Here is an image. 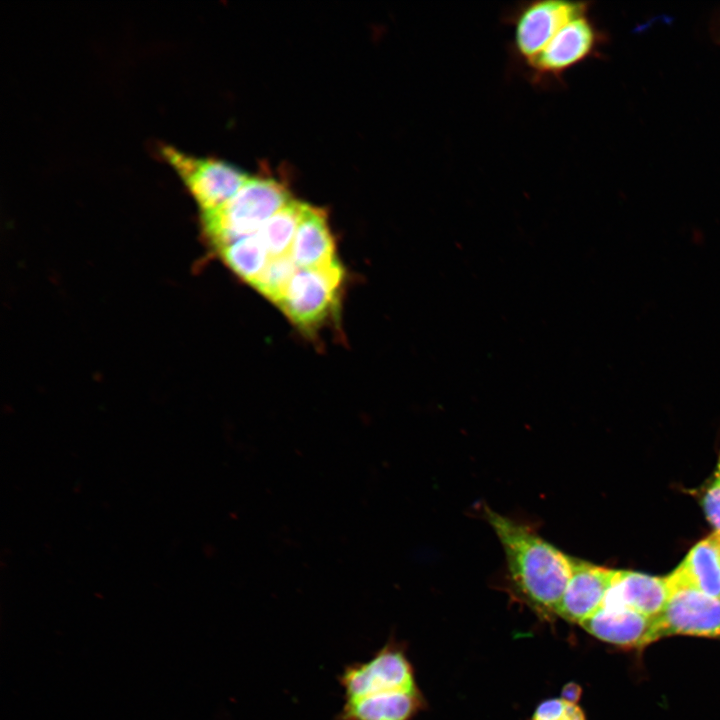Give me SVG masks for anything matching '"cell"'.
Segmentation results:
<instances>
[{"instance_id":"cell-1","label":"cell","mask_w":720,"mask_h":720,"mask_svg":"<svg viewBox=\"0 0 720 720\" xmlns=\"http://www.w3.org/2000/svg\"><path fill=\"white\" fill-rule=\"evenodd\" d=\"M506 557L514 586L534 607L556 613L571 576L572 557L528 527L485 509Z\"/></svg>"},{"instance_id":"cell-2","label":"cell","mask_w":720,"mask_h":720,"mask_svg":"<svg viewBox=\"0 0 720 720\" xmlns=\"http://www.w3.org/2000/svg\"><path fill=\"white\" fill-rule=\"evenodd\" d=\"M291 199L288 190L278 181L249 177L225 204L201 213L203 231L211 244L220 250L257 233Z\"/></svg>"},{"instance_id":"cell-3","label":"cell","mask_w":720,"mask_h":720,"mask_svg":"<svg viewBox=\"0 0 720 720\" xmlns=\"http://www.w3.org/2000/svg\"><path fill=\"white\" fill-rule=\"evenodd\" d=\"M343 280L344 270L338 260L298 269L277 305L298 328L311 331L335 310Z\"/></svg>"},{"instance_id":"cell-4","label":"cell","mask_w":720,"mask_h":720,"mask_svg":"<svg viewBox=\"0 0 720 720\" xmlns=\"http://www.w3.org/2000/svg\"><path fill=\"white\" fill-rule=\"evenodd\" d=\"M337 679L344 701L389 692L418 691L413 667L403 647L394 639L368 660L346 665Z\"/></svg>"},{"instance_id":"cell-5","label":"cell","mask_w":720,"mask_h":720,"mask_svg":"<svg viewBox=\"0 0 720 720\" xmlns=\"http://www.w3.org/2000/svg\"><path fill=\"white\" fill-rule=\"evenodd\" d=\"M587 11L586 2L539 0L519 3L506 16V23L512 28L513 57L524 66L565 24Z\"/></svg>"},{"instance_id":"cell-6","label":"cell","mask_w":720,"mask_h":720,"mask_svg":"<svg viewBox=\"0 0 720 720\" xmlns=\"http://www.w3.org/2000/svg\"><path fill=\"white\" fill-rule=\"evenodd\" d=\"M600 40L588 11L575 17L524 65L528 79L543 86L562 81L566 72L595 53Z\"/></svg>"},{"instance_id":"cell-7","label":"cell","mask_w":720,"mask_h":720,"mask_svg":"<svg viewBox=\"0 0 720 720\" xmlns=\"http://www.w3.org/2000/svg\"><path fill=\"white\" fill-rule=\"evenodd\" d=\"M162 153L192 194L201 213L225 204L249 178L242 170L220 160L198 158L172 147H164Z\"/></svg>"},{"instance_id":"cell-8","label":"cell","mask_w":720,"mask_h":720,"mask_svg":"<svg viewBox=\"0 0 720 720\" xmlns=\"http://www.w3.org/2000/svg\"><path fill=\"white\" fill-rule=\"evenodd\" d=\"M668 581L670 595L655 617V640L672 635L720 638V600L669 578Z\"/></svg>"},{"instance_id":"cell-9","label":"cell","mask_w":720,"mask_h":720,"mask_svg":"<svg viewBox=\"0 0 720 720\" xmlns=\"http://www.w3.org/2000/svg\"><path fill=\"white\" fill-rule=\"evenodd\" d=\"M616 570L572 557L571 576L556 613L581 624L602 608Z\"/></svg>"},{"instance_id":"cell-10","label":"cell","mask_w":720,"mask_h":720,"mask_svg":"<svg viewBox=\"0 0 720 720\" xmlns=\"http://www.w3.org/2000/svg\"><path fill=\"white\" fill-rule=\"evenodd\" d=\"M670 595L666 577L640 572L616 570L602 607L624 608L648 617H656L664 609Z\"/></svg>"},{"instance_id":"cell-11","label":"cell","mask_w":720,"mask_h":720,"mask_svg":"<svg viewBox=\"0 0 720 720\" xmlns=\"http://www.w3.org/2000/svg\"><path fill=\"white\" fill-rule=\"evenodd\" d=\"M605 642L624 647H644L655 640V617L624 609L602 607L580 624Z\"/></svg>"},{"instance_id":"cell-12","label":"cell","mask_w":720,"mask_h":720,"mask_svg":"<svg viewBox=\"0 0 720 720\" xmlns=\"http://www.w3.org/2000/svg\"><path fill=\"white\" fill-rule=\"evenodd\" d=\"M290 256L298 269L317 268L337 261L326 213L304 203Z\"/></svg>"},{"instance_id":"cell-13","label":"cell","mask_w":720,"mask_h":720,"mask_svg":"<svg viewBox=\"0 0 720 720\" xmlns=\"http://www.w3.org/2000/svg\"><path fill=\"white\" fill-rule=\"evenodd\" d=\"M668 578L720 600V532L696 543Z\"/></svg>"},{"instance_id":"cell-14","label":"cell","mask_w":720,"mask_h":720,"mask_svg":"<svg viewBox=\"0 0 720 720\" xmlns=\"http://www.w3.org/2000/svg\"><path fill=\"white\" fill-rule=\"evenodd\" d=\"M423 703L419 690L376 694L344 701L335 720H413Z\"/></svg>"},{"instance_id":"cell-15","label":"cell","mask_w":720,"mask_h":720,"mask_svg":"<svg viewBox=\"0 0 720 720\" xmlns=\"http://www.w3.org/2000/svg\"><path fill=\"white\" fill-rule=\"evenodd\" d=\"M218 251L224 263L251 285L262 274L271 258L257 233L240 238Z\"/></svg>"},{"instance_id":"cell-16","label":"cell","mask_w":720,"mask_h":720,"mask_svg":"<svg viewBox=\"0 0 720 720\" xmlns=\"http://www.w3.org/2000/svg\"><path fill=\"white\" fill-rule=\"evenodd\" d=\"M304 203L291 199L257 232L271 258L290 255Z\"/></svg>"},{"instance_id":"cell-17","label":"cell","mask_w":720,"mask_h":720,"mask_svg":"<svg viewBox=\"0 0 720 720\" xmlns=\"http://www.w3.org/2000/svg\"><path fill=\"white\" fill-rule=\"evenodd\" d=\"M297 270L290 255L270 258L266 268L252 286L278 304Z\"/></svg>"},{"instance_id":"cell-18","label":"cell","mask_w":720,"mask_h":720,"mask_svg":"<svg viewBox=\"0 0 720 720\" xmlns=\"http://www.w3.org/2000/svg\"><path fill=\"white\" fill-rule=\"evenodd\" d=\"M532 720H585V716L576 704L554 698L540 703Z\"/></svg>"},{"instance_id":"cell-19","label":"cell","mask_w":720,"mask_h":720,"mask_svg":"<svg viewBox=\"0 0 720 720\" xmlns=\"http://www.w3.org/2000/svg\"><path fill=\"white\" fill-rule=\"evenodd\" d=\"M701 505L713 531L720 532V452L711 480L702 494Z\"/></svg>"},{"instance_id":"cell-20","label":"cell","mask_w":720,"mask_h":720,"mask_svg":"<svg viewBox=\"0 0 720 720\" xmlns=\"http://www.w3.org/2000/svg\"><path fill=\"white\" fill-rule=\"evenodd\" d=\"M582 693V688L574 682L567 683L561 692V698L567 702L576 704Z\"/></svg>"}]
</instances>
